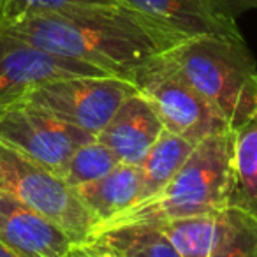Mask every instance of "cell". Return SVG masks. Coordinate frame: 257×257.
I'll list each match as a JSON object with an SVG mask.
<instances>
[{"label": "cell", "instance_id": "1", "mask_svg": "<svg viewBox=\"0 0 257 257\" xmlns=\"http://www.w3.org/2000/svg\"><path fill=\"white\" fill-rule=\"evenodd\" d=\"M0 32L133 81L141 67L185 41L123 4H92L27 16Z\"/></svg>", "mask_w": 257, "mask_h": 257}, {"label": "cell", "instance_id": "2", "mask_svg": "<svg viewBox=\"0 0 257 257\" xmlns=\"http://www.w3.org/2000/svg\"><path fill=\"white\" fill-rule=\"evenodd\" d=\"M166 57L231 131L257 111V64L243 37H190Z\"/></svg>", "mask_w": 257, "mask_h": 257}, {"label": "cell", "instance_id": "3", "mask_svg": "<svg viewBox=\"0 0 257 257\" xmlns=\"http://www.w3.org/2000/svg\"><path fill=\"white\" fill-rule=\"evenodd\" d=\"M231 168L232 131L213 134L196 145L178 175L157 196L136 203L97 229L123 224H157L227 210L232 180Z\"/></svg>", "mask_w": 257, "mask_h": 257}, {"label": "cell", "instance_id": "4", "mask_svg": "<svg viewBox=\"0 0 257 257\" xmlns=\"http://www.w3.org/2000/svg\"><path fill=\"white\" fill-rule=\"evenodd\" d=\"M0 192L57 222L83 243L92 236L95 220L74 189L39 162L0 141Z\"/></svg>", "mask_w": 257, "mask_h": 257}, {"label": "cell", "instance_id": "5", "mask_svg": "<svg viewBox=\"0 0 257 257\" xmlns=\"http://www.w3.org/2000/svg\"><path fill=\"white\" fill-rule=\"evenodd\" d=\"M133 83L154 104L166 131L194 145L213 134L231 131L215 107L180 74L166 53L141 67Z\"/></svg>", "mask_w": 257, "mask_h": 257}, {"label": "cell", "instance_id": "6", "mask_svg": "<svg viewBox=\"0 0 257 257\" xmlns=\"http://www.w3.org/2000/svg\"><path fill=\"white\" fill-rule=\"evenodd\" d=\"M134 92L138 86L118 76H74L39 86L22 102L32 104L97 138L121 102Z\"/></svg>", "mask_w": 257, "mask_h": 257}, {"label": "cell", "instance_id": "7", "mask_svg": "<svg viewBox=\"0 0 257 257\" xmlns=\"http://www.w3.org/2000/svg\"><path fill=\"white\" fill-rule=\"evenodd\" d=\"M97 140L32 104L18 102L0 113V141L62 178L72 154Z\"/></svg>", "mask_w": 257, "mask_h": 257}, {"label": "cell", "instance_id": "8", "mask_svg": "<svg viewBox=\"0 0 257 257\" xmlns=\"http://www.w3.org/2000/svg\"><path fill=\"white\" fill-rule=\"evenodd\" d=\"M106 74L85 62L60 57L0 32V113L22 102L30 92L46 83L74 76Z\"/></svg>", "mask_w": 257, "mask_h": 257}, {"label": "cell", "instance_id": "9", "mask_svg": "<svg viewBox=\"0 0 257 257\" xmlns=\"http://www.w3.org/2000/svg\"><path fill=\"white\" fill-rule=\"evenodd\" d=\"M0 241L23 257H65L74 238L57 222L0 192Z\"/></svg>", "mask_w": 257, "mask_h": 257}, {"label": "cell", "instance_id": "10", "mask_svg": "<svg viewBox=\"0 0 257 257\" xmlns=\"http://www.w3.org/2000/svg\"><path fill=\"white\" fill-rule=\"evenodd\" d=\"M164 131L154 104L138 90L121 102L97 136L120 164L140 166Z\"/></svg>", "mask_w": 257, "mask_h": 257}, {"label": "cell", "instance_id": "11", "mask_svg": "<svg viewBox=\"0 0 257 257\" xmlns=\"http://www.w3.org/2000/svg\"><path fill=\"white\" fill-rule=\"evenodd\" d=\"M183 39L199 36L243 37L236 20L217 11L213 0H120Z\"/></svg>", "mask_w": 257, "mask_h": 257}, {"label": "cell", "instance_id": "12", "mask_svg": "<svg viewBox=\"0 0 257 257\" xmlns=\"http://www.w3.org/2000/svg\"><path fill=\"white\" fill-rule=\"evenodd\" d=\"M95 220V229L128 210L141 197L140 166L118 164L106 176L74 189ZM93 229V231H95Z\"/></svg>", "mask_w": 257, "mask_h": 257}, {"label": "cell", "instance_id": "13", "mask_svg": "<svg viewBox=\"0 0 257 257\" xmlns=\"http://www.w3.org/2000/svg\"><path fill=\"white\" fill-rule=\"evenodd\" d=\"M232 180L229 208L257 220V111L232 128Z\"/></svg>", "mask_w": 257, "mask_h": 257}, {"label": "cell", "instance_id": "14", "mask_svg": "<svg viewBox=\"0 0 257 257\" xmlns=\"http://www.w3.org/2000/svg\"><path fill=\"white\" fill-rule=\"evenodd\" d=\"M88 239L114 257H182L155 224H123L97 229Z\"/></svg>", "mask_w": 257, "mask_h": 257}, {"label": "cell", "instance_id": "15", "mask_svg": "<svg viewBox=\"0 0 257 257\" xmlns=\"http://www.w3.org/2000/svg\"><path fill=\"white\" fill-rule=\"evenodd\" d=\"M196 145L182 136L162 131L147 157L140 164L141 171V197L138 203L157 196L183 168Z\"/></svg>", "mask_w": 257, "mask_h": 257}, {"label": "cell", "instance_id": "16", "mask_svg": "<svg viewBox=\"0 0 257 257\" xmlns=\"http://www.w3.org/2000/svg\"><path fill=\"white\" fill-rule=\"evenodd\" d=\"M224 211L173 218L155 225L182 257H210L222 236Z\"/></svg>", "mask_w": 257, "mask_h": 257}, {"label": "cell", "instance_id": "17", "mask_svg": "<svg viewBox=\"0 0 257 257\" xmlns=\"http://www.w3.org/2000/svg\"><path fill=\"white\" fill-rule=\"evenodd\" d=\"M120 162L113 155V152H109L102 143L93 140L90 143L81 145L72 154L64 175H62V180L71 189H78V187L106 176Z\"/></svg>", "mask_w": 257, "mask_h": 257}, {"label": "cell", "instance_id": "18", "mask_svg": "<svg viewBox=\"0 0 257 257\" xmlns=\"http://www.w3.org/2000/svg\"><path fill=\"white\" fill-rule=\"evenodd\" d=\"M210 257H257L255 218L236 208H227L222 236Z\"/></svg>", "mask_w": 257, "mask_h": 257}, {"label": "cell", "instance_id": "19", "mask_svg": "<svg viewBox=\"0 0 257 257\" xmlns=\"http://www.w3.org/2000/svg\"><path fill=\"white\" fill-rule=\"evenodd\" d=\"M120 0H0V25L13 23L27 16L60 11L65 8L92 4H113Z\"/></svg>", "mask_w": 257, "mask_h": 257}, {"label": "cell", "instance_id": "20", "mask_svg": "<svg viewBox=\"0 0 257 257\" xmlns=\"http://www.w3.org/2000/svg\"><path fill=\"white\" fill-rule=\"evenodd\" d=\"M213 4L220 15L231 20H236L239 13L257 9V0H213Z\"/></svg>", "mask_w": 257, "mask_h": 257}, {"label": "cell", "instance_id": "21", "mask_svg": "<svg viewBox=\"0 0 257 257\" xmlns=\"http://www.w3.org/2000/svg\"><path fill=\"white\" fill-rule=\"evenodd\" d=\"M65 257H114V255L111 252H107L104 246H100L99 243L92 241V239H86L83 243H76Z\"/></svg>", "mask_w": 257, "mask_h": 257}, {"label": "cell", "instance_id": "22", "mask_svg": "<svg viewBox=\"0 0 257 257\" xmlns=\"http://www.w3.org/2000/svg\"><path fill=\"white\" fill-rule=\"evenodd\" d=\"M0 257H23V255H20L18 252H15L13 248H9L6 243L0 241Z\"/></svg>", "mask_w": 257, "mask_h": 257}]
</instances>
